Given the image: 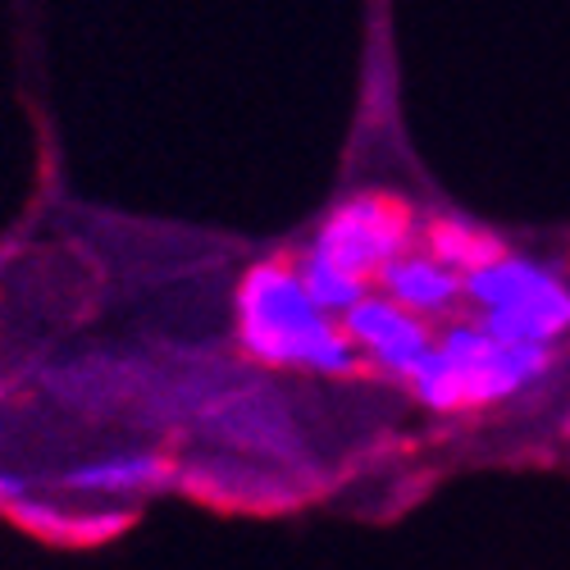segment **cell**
I'll list each match as a JSON object with an SVG mask.
<instances>
[{
    "mask_svg": "<svg viewBox=\"0 0 570 570\" xmlns=\"http://www.w3.org/2000/svg\"><path fill=\"white\" fill-rule=\"evenodd\" d=\"M297 274H302V283H306V293L328 311V315H347L365 293H370V283L365 278H356V274H347L343 265H334V261H324L320 252H302L297 256Z\"/></svg>",
    "mask_w": 570,
    "mask_h": 570,
    "instance_id": "30bf717a",
    "label": "cell"
},
{
    "mask_svg": "<svg viewBox=\"0 0 570 570\" xmlns=\"http://www.w3.org/2000/svg\"><path fill=\"white\" fill-rule=\"evenodd\" d=\"M233 334L256 365L347 374L361 356L338 315H328L297 274V261H261L237 278Z\"/></svg>",
    "mask_w": 570,
    "mask_h": 570,
    "instance_id": "6da1fadb",
    "label": "cell"
},
{
    "mask_svg": "<svg viewBox=\"0 0 570 570\" xmlns=\"http://www.w3.org/2000/svg\"><path fill=\"white\" fill-rule=\"evenodd\" d=\"M23 498V480H19V474H10V470H0V502H19Z\"/></svg>",
    "mask_w": 570,
    "mask_h": 570,
    "instance_id": "8fae6325",
    "label": "cell"
},
{
    "mask_svg": "<svg viewBox=\"0 0 570 570\" xmlns=\"http://www.w3.org/2000/svg\"><path fill=\"white\" fill-rule=\"evenodd\" d=\"M169 480H174L169 456H160L151 448H119V452H101L91 461L69 465L60 484L69 493H87V498H137V493H151Z\"/></svg>",
    "mask_w": 570,
    "mask_h": 570,
    "instance_id": "52a82bcc",
    "label": "cell"
},
{
    "mask_svg": "<svg viewBox=\"0 0 570 570\" xmlns=\"http://www.w3.org/2000/svg\"><path fill=\"white\" fill-rule=\"evenodd\" d=\"M306 247L343 265L347 274L374 283L402 252L415 247V215L406 202L389 193H356L320 219Z\"/></svg>",
    "mask_w": 570,
    "mask_h": 570,
    "instance_id": "277c9868",
    "label": "cell"
},
{
    "mask_svg": "<svg viewBox=\"0 0 570 570\" xmlns=\"http://www.w3.org/2000/svg\"><path fill=\"white\" fill-rule=\"evenodd\" d=\"M566 434H570V415H566Z\"/></svg>",
    "mask_w": 570,
    "mask_h": 570,
    "instance_id": "7c38bea8",
    "label": "cell"
},
{
    "mask_svg": "<svg viewBox=\"0 0 570 570\" xmlns=\"http://www.w3.org/2000/svg\"><path fill=\"white\" fill-rule=\"evenodd\" d=\"M206 430L233 448V452H247L256 461H293L302 452L297 430L288 411L278 406L274 393H233L219 397L206 415Z\"/></svg>",
    "mask_w": 570,
    "mask_h": 570,
    "instance_id": "8992f818",
    "label": "cell"
},
{
    "mask_svg": "<svg viewBox=\"0 0 570 570\" xmlns=\"http://www.w3.org/2000/svg\"><path fill=\"white\" fill-rule=\"evenodd\" d=\"M465 302L480 311V324L507 343L552 347L570 334V278L552 265L502 252L489 265L465 274Z\"/></svg>",
    "mask_w": 570,
    "mask_h": 570,
    "instance_id": "3957f363",
    "label": "cell"
},
{
    "mask_svg": "<svg viewBox=\"0 0 570 570\" xmlns=\"http://www.w3.org/2000/svg\"><path fill=\"white\" fill-rule=\"evenodd\" d=\"M424 252H434L443 265H452V269L465 278L470 269L489 265V261L502 256L507 247L498 243L489 228L470 224V219H434L430 233H424Z\"/></svg>",
    "mask_w": 570,
    "mask_h": 570,
    "instance_id": "9c48e42d",
    "label": "cell"
},
{
    "mask_svg": "<svg viewBox=\"0 0 570 570\" xmlns=\"http://www.w3.org/2000/svg\"><path fill=\"white\" fill-rule=\"evenodd\" d=\"M552 370V347L539 343H507L480 320L448 324L411 370V393L430 411H465L520 397Z\"/></svg>",
    "mask_w": 570,
    "mask_h": 570,
    "instance_id": "7a4b0ae2",
    "label": "cell"
},
{
    "mask_svg": "<svg viewBox=\"0 0 570 570\" xmlns=\"http://www.w3.org/2000/svg\"><path fill=\"white\" fill-rule=\"evenodd\" d=\"M343 328H347L361 361L379 365L384 374H397V379H411V370L424 361V352L439 338L430 320H420L415 311L397 306L393 297L374 293V288L343 315Z\"/></svg>",
    "mask_w": 570,
    "mask_h": 570,
    "instance_id": "5b68a950",
    "label": "cell"
},
{
    "mask_svg": "<svg viewBox=\"0 0 570 570\" xmlns=\"http://www.w3.org/2000/svg\"><path fill=\"white\" fill-rule=\"evenodd\" d=\"M374 283H379V293L393 297V302L406 306V311H415L420 320L448 315V311L465 297V278H461L452 265H443L434 252H424V247L402 252Z\"/></svg>",
    "mask_w": 570,
    "mask_h": 570,
    "instance_id": "ba28073f",
    "label": "cell"
}]
</instances>
